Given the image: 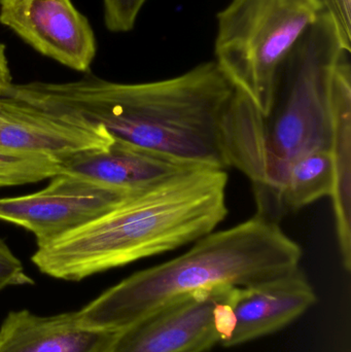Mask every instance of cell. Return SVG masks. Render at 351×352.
Masks as SVG:
<instances>
[{"mask_svg": "<svg viewBox=\"0 0 351 352\" xmlns=\"http://www.w3.org/2000/svg\"><path fill=\"white\" fill-rule=\"evenodd\" d=\"M234 87L214 61L156 82L122 84L87 74L74 82L12 84L3 97L115 142L195 166L227 169L225 117Z\"/></svg>", "mask_w": 351, "mask_h": 352, "instance_id": "cell-1", "label": "cell"}, {"mask_svg": "<svg viewBox=\"0 0 351 352\" xmlns=\"http://www.w3.org/2000/svg\"><path fill=\"white\" fill-rule=\"evenodd\" d=\"M227 170L191 169L134 192L98 219L37 248L39 272L80 281L197 241L228 214Z\"/></svg>", "mask_w": 351, "mask_h": 352, "instance_id": "cell-2", "label": "cell"}, {"mask_svg": "<svg viewBox=\"0 0 351 352\" xmlns=\"http://www.w3.org/2000/svg\"><path fill=\"white\" fill-rule=\"evenodd\" d=\"M350 53L324 10L280 66L269 115L239 100L231 133L233 165L251 180L256 212L276 217L292 161L315 151L329 152L332 84Z\"/></svg>", "mask_w": 351, "mask_h": 352, "instance_id": "cell-3", "label": "cell"}, {"mask_svg": "<svg viewBox=\"0 0 351 352\" xmlns=\"http://www.w3.org/2000/svg\"><path fill=\"white\" fill-rule=\"evenodd\" d=\"M303 250L280 223L251 219L195 241L185 254L138 271L74 312L80 326L121 332L159 308L216 287H247L290 274Z\"/></svg>", "mask_w": 351, "mask_h": 352, "instance_id": "cell-4", "label": "cell"}, {"mask_svg": "<svg viewBox=\"0 0 351 352\" xmlns=\"http://www.w3.org/2000/svg\"><path fill=\"white\" fill-rule=\"evenodd\" d=\"M323 12L321 0H232L216 16L214 62L263 117L280 66Z\"/></svg>", "mask_w": 351, "mask_h": 352, "instance_id": "cell-5", "label": "cell"}, {"mask_svg": "<svg viewBox=\"0 0 351 352\" xmlns=\"http://www.w3.org/2000/svg\"><path fill=\"white\" fill-rule=\"evenodd\" d=\"M234 287H216L171 302L117 332L111 352H206L230 331Z\"/></svg>", "mask_w": 351, "mask_h": 352, "instance_id": "cell-6", "label": "cell"}, {"mask_svg": "<svg viewBox=\"0 0 351 352\" xmlns=\"http://www.w3.org/2000/svg\"><path fill=\"white\" fill-rule=\"evenodd\" d=\"M51 179L32 194L0 198V221L31 232L37 248L98 219L134 192L66 173Z\"/></svg>", "mask_w": 351, "mask_h": 352, "instance_id": "cell-7", "label": "cell"}, {"mask_svg": "<svg viewBox=\"0 0 351 352\" xmlns=\"http://www.w3.org/2000/svg\"><path fill=\"white\" fill-rule=\"evenodd\" d=\"M0 23L41 55L76 72H89L94 61V32L71 0H0Z\"/></svg>", "mask_w": 351, "mask_h": 352, "instance_id": "cell-8", "label": "cell"}, {"mask_svg": "<svg viewBox=\"0 0 351 352\" xmlns=\"http://www.w3.org/2000/svg\"><path fill=\"white\" fill-rule=\"evenodd\" d=\"M317 301V294L301 267L272 280L236 287L230 301V331L220 345L238 346L278 332Z\"/></svg>", "mask_w": 351, "mask_h": 352, "instance_id": "cell-9", "label": "cell"}, {"mask_svg": "<svg viewBox=\"0 0 351 352\" xmlns=\"http://www.w3.org/2000/svg\"><path fill=\"white\" fill-rule=\"evenodd\" d=\"M113 142L104 130L0 97V148L47 155L62 162L80 153L105 150Z\"/></svg>", "mask_w": 351, "mask_h": 352, "instance_id": "cell-10", "label": "cell"}, {"mask_svg": "<svg viewBox=\"0 0 351 352\" xmlns=\"http://www.w3.org/2000/svg\"><path fill=\"white\" fill-rule=\"evenodd\" d=\"M199 167L113 142L105 150L80 153L62 161L60 173L135 192Z\"/></svg>", "mask_w": 351, "mask_h": 352, "instance_id": "cell-11", "label": "cell"}, {"mask_svg": "<svg viewBox=\"0 0 351 352\" xmlns=\"http://www.w3.org/2000/svg\"><path fill=\"white\" fill-rule=\"evenodd\" d=\"M117 336L80 326L74 312L41 316L19 310L0 327V352H111Z\"/></svg>", "mask_w": 351, "mask_h": 352, "instance_id": "cell-12", "label": "cell"}, {"mask_svg": "<svg viewBox=\"0 0 351 352\" xmlns=\"http://www.w3.org/2000/svg\"><path fill=\"white\" fill-rule=\"evenodd\" d=\"M334 190L332 204L343 267L351 270V65L344 58L334 76L330 98Z\"/></svg>", "mask_w": 351, "mask_h": 352, "instance_id": "cell-13", "label": "cell"}, {"mask_svg": "<svg viewBox=\"0 0 351 352\" xmlns=\"http://www.w3.org/2000/svg\"><path fill=\"white\" fill-rule=\"evenodd\" d=\"M334 190V168L328 151L307 153L291 162L286 182L278 199V217L331 197Z\"/></svg>", "mask_w": 351, "mask_h": 352, "instance_id": "cell-14", "label": "cell"}, {"mask_svg": "<svg viewBox=\"0 0 351 352\" xmlns=\"http://www.w3.org/2000/svg\"><path fill=\"white\" fill-rule=\"evenodd\" d=\"M62 162L47 155L0 148V188L24 186L53 178Z\"/></svg>", "mask_w": 351, "mask_h": 352, "instance_id": "cell-15", "label": "cell"}, {"mask_svg": "<svg viewBox=\"0 0 351 352\" xmlns=\"http://www.w3.org/2000/svg\"><path fill=\"white\" fill-rule=\"evenodd\" d=\"M148 0H103L106 28L113 33H126L135 26L140 10Z\"/></svg>", "mask_w": 351, "mask_h": 352, "instance_id": "cell-16", "label": "cell"}, {"mask_svg": "<svg viewBox=\"0 0 351 352\" xmlns=\"http://www.w3.org/2000/svg\"><path fill=\"white\" fill-rule=\"evenodd\" d=\"M32 285L34 280L25 272L21 261L0 238V292L6 287Z\"/></svg>", "mask_w": 351, "mask_h": 352, "instance_id": "cell-17", "label": "cell"}, {"mask_svg": "<svg viewBox=\"0 0 351 352\" xmlns=\"http://www.w3.org/2000/svg\"><path fill=\"white\" fill-rule=\"evenodd\" d=\"M324 10L333 21L342 45L351 52V0H321Z\"/></svg>", "mask_w": 351, "mask_h": 352, "instance_id": "cell-18", "label": "cell"}, {"mask_svg": "<svg viewBox=\"0 0 351 352\" xmlns=\"http://www.w3.org/2000/svg\"><path fill=\"white\" fill-rule=\"evenodd\" d=\"M12 74L5 54V45L0 43V97L12 85Z\"/></svg>", "mask_w": 351, "mask_h": 352, "instance_id": "cell-19", "label": "cell"}]
</instances>
